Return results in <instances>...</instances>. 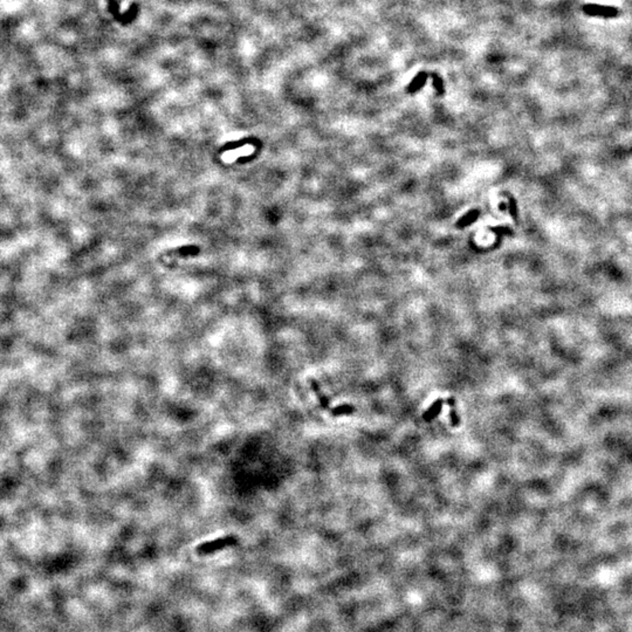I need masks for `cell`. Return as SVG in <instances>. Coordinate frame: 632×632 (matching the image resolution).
<instances>
[{
    "instance_id": "cell-1",
    "label": "cell",
    "mask_w": 632,
    "mask_h": 632,
    "mask_svg": "<svg viewBox=\"0 0 632 632\" xmlns=\"http://www.w3.org/2000/svg\"><path fill=\"white\" fill-rule=\"evenodd\" d=\"M445 404V401L443 398H438L437 401H434L432 403V405L428 408L426 411L423 413V419L426 421V423H431L435 417L439 416V413L441 411L443 405Z\"/></svg>"
},
{
    "instance_id": "cell-2",
    "label": "cell",
    "mask_w": 632,
    "mask_h": 632,
    "mask_svg": "<svg viewBox=\"0 0 632 632\" xmlns=\"http://www.w3.org/2000/svg\"><path fill=\"white\" fill-rule=\"evenodd\" d=\"M232 541H233V539H232L231 536H226V537H224V539H218L216 541H212V542H206L204 546L199 547L198 550L204 551V553H209V551H213L216 549L224 548L225 546H228V544H231Z\"/></svg>"
},
{
    "instance_id": "cell-3",
    "label": "cell",
    "mask_w": 632,
    "mask_h": 632,
    "mask_svg": "<svg viewBox=\"0 0 632 632\" xmlns=\"http://www.w3.org/2000/svg\"><path fill=\"white\" fill-rule=\"evenodd\" d=\"M479 216H480V211H479V210L468 211L467 213H465L464 216L457 221V224H456L457 227L458 228H464V227L470 226V225H472V224L475 223V221L478 220Z\"/></svg>"
},
{
    "instance_id": "cell-4",
    "label": "cell",
    "mask_w": 632,
    "mask_h": 632,
    "mask_svg": "<svg viewBox=\"0 0 632 632\" xmlns=\"http://www.w3.org/2000/svg\"><path fill=\"white\" fill-rule=\"evenodd\" d=\"M310 388H311V390L314 391V394H315L316 397H318L320 404H321L322 408L325 409V410H328L329 409V404H330L329 398L327 397V396L321 391V388H320V384H319L318 381H316V380H310Z\"/></svg>"
},
{
    "instance_id": "cell-5",
    "label": "cell",
    "mask_w": 632,
    "mask_h": 632,
    "mask_svg": "<svg viewBox=\"0 0 632 632\" xmlns=\"http://www.w3.org/2000/svg\"><path fill=\"white\" fill-rule=\"evenodd\" d=\"M584 11L587 13L590 14H596V16H605V17H610V16H615L617 13L616 9H612V7H603V6H598V5H589L587 7H584Z\"/></svg>"
},
{
    "instance_id": "cell-6",
    "label": "cell",
    "mask_w": 632,
    "mask_h": 632,
    "mask_svg": "<svg viewBox=\"0 0 632 632\" xmlns=\"http://www.w3.org/2000/svg\"><path fill=\"white\" fill-rule=\"evenodd\" d=\"M426 80H427V74H426V73H419L418 75H416L415 78H413L412 81L410 82V86H409V88H408L409 93L412 94V93L418 92V90H420L421 88H423V86L425 85V82H426Z\"/></svg>"
},
{
    "instance_id": "cell-7",
    "label": "cell",
    "mask_w": 632,
    "mask_h": 632,
    "mask_svg": "<svg viewBox=\"0 0 632 632\" xmlns=\"http://www.w3.org/2000/svg\"><path fill=\"white\" fill-rule=\"evenodd\" d=\"M456 398L455 397H449L446 399L445 403L448 405H450V418H451V424L453 427H458L460 425V418L457 413V409H456Z\"/></svg>"
},
{
    "instance_id": "cell-8",
    "label": "cell",
    "mask_w": 632,
    "mask_h": 632,
    "mask_svg": "<svg viewBox=\"0 0 632 632\" xmlns=\"http://www.w3.org/2000/svg\"><path fill=\"white\" fill-rule=\"evenodd\" d=\"M355 406L351 404H342V405H337L336 408L330 409V415L334 417H339V416H347V415H351L352 412L355 411Z\"/></svg>"
},
{
    "instance_id": "cell-9",
    "label": "cell",
    "mask_w": 632,
    "mask_h": 632,
    "mask_svg": "<svg viewBox=\"0 0 632 632\" xmlns=\"http://www.w3.org/2000/svg\"><path fill=\"white\" fill-rule=\"evenodd\" d=\"M433 79H434L433 85H434V88H435V90H437V92H438L439 94H443V93H444V85H443L441 79L439 78V76H435V75H433Z\"/></svg>"
}]
</instances>
